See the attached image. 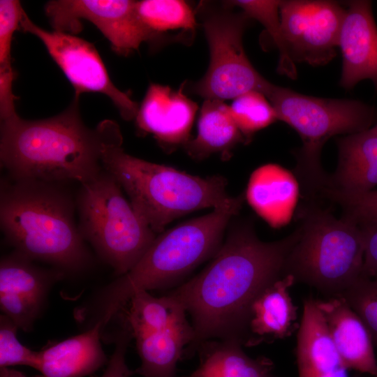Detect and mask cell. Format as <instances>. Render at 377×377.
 Returning a JSON list of instances; mask_svg holds the SVG:
<instances>
[{"instance_id":"1","label":"cell","mask_w":377,"mask_h":377,"mask_svg":"<svg viewBox=\"0 0 377 377\" xmlns=\"http://www.w3.org/2000/svg\"><path fill=\"white\" fill-rule=\"evenodd\" d=\"M298 229L271 242L261 241L251 222L231 228L212 260L171 293L192 319L191 345L213 338L244 343L249 309L256 296L283 276Z\"/></svg>"},{"instance_id":"2","label":"cell","mask_w":377,"mask_h":377,"mask_svg":"<svg viewBox=\"0 0 377 377\" xmlns=\"http://www.w3.org/2000/svg\"><path fill=\"white\" fill-rule=\"evenodd\" d=\"M77 100L50 118L27 120L17 114L1 121L0 161L9 177L82 184L101 172L102 145L112 121L88 128Z\"/></svg>"},{"instance_id":"3","label":"cell","mask_w":377,"mask_h":377,"mask_svg":"<svg viewBox=\"0 0 377 377\" xmlns=\"http://www.w3.org/2000/svg\"><path fill=\"white\" fill-rule=\"evenodd\" d=\"M244 198L242 193L226 205L159 234L135 265L99 290L77 318L89 327L99 321L106 326L137 293L169 286L214 257Z\"/></svg>"},{"instance_id":"4","label":"cell","mask_w":377,"mask_h":377,"mask_svg":"<svg viewBox=\"0 0 377 377\" xmlns=\"http://www.w3.org/2000/svg\"><path fill=\"white\" fill-rule=\"evenodd\" d=\"M75 200L61 183L1 179L0 226L8 243L66 274L82 272L91 262L75 221Z\"/></svg>"},{"instance_id":"5","label":"cell","mask_w":377,"mask_h":377,"mask_svg":"<svg viewBox=\"0 0 377 377\" xmlns=\"http://www.w3.org/2000/svg\"><path fill=\"white\" fill-rule=\"evenodd\" d=\"M122 142L114 121L102 145V168L118 182L135 211L156 235L182 216L234 200L226 191L225 177L195 176L139 158L126 153Z\"/></svg>"},{"instance_id":"6","label":"cell","mask_w":377,"mask_h":377,"mask_svg":"<svg viewBox=\"0 0 377 377\" xmlns=\"http://www.w3.org/2000/svg\"><path fill=\"white\" fill-rule=\"evenodd\" d=\"M297 216L299 235L287 256L283 275L329 297L341 295L362 272L361 226L343 215L337 218L318 202H304Z\"/></svg>"},{"instance_id":"7","label":"cell","mask_w":377,"mask_h":377,"mask_svg":"<svg viewBox=\"0 0 377 377\" xmlns=\"http://www.w3.org/2000/svg\"><path fill=\"white\" fill-rule=\"evenodd\" d=\"M266 97L277 120L300 136L302 145L295 153V177L304 201H318L329 179L320 161L324 144L332 136L371 128L375 109L357 100L317 98L274 84Z\"/></svg>"},{"instance_id":"8","label":"cell","mask_w":377,"mask_h":377,"mask_svg":"<svg viewBox=\"0 0 377 377\" xmlns=\"http://www.w3.org/2000/svg\"><path fill=\"white\" fill-rule=\"evenodd\" d=\"M122 191L103 169L81 184L75 199L82 238L117 276L131 269L156 237Z\"/></svg>"},{"instance_id":"9","label":"cell","mask_w":377,"mask_h":377,"mask_svg":"<svg viewBox=\"0 0 377 377\" xmlns=\"http://www.w3.org/2000/svg\"><path fill=\"white\" fill-rule=\"evenodd\" d=\"M249 18L225 6L203 18L209 49V64L193 92L205 99L224 101L252 91L265 96L273 84L253 66L243 46V34Z\"/></svg>"},{"instance_id":"10","label":"cell","mask_w":377,"mask_h":377,"mask_svg":"<svg viewBox=\"0 0 377 377\" xmlns=\"http://www.w3.org/2000/svg\"><path fill=\"white\" fill-rule=\"evenodd\" d=\"M20 29L34 35L43 43L73 87L75 98L78 99L83 93H100L111 100L124 120L135 119L138 104L113 84L93 44L71 34L41 28L30 20L25 11Z\"/></svg>"},{"instance_id":"11","label":"cell","mask_w":377,"mask_h":377,"mask_svg":"<svg viewBox=\"0 0 377 377\" xmlns=\"http://www.w3.org/2000/svg\"><path fill=\"white\" fill-rule=\"evenodd\" d=\"M45 11L54 30L75 34L82 29L81 20H87L109 40L117 54L127 56L144 42H151L140 22L136 1L52 0Z\"/></svg>"},{"instance_id":"12","label":"cell","mask_w":377,"mask_h":377,"mask_svg":"<svg viewBox=\"0 0 377 377\" xmlns=\"http://www.w3.org/2000/svg\"><path fill=\"white\" fill-rule=\"evenodd\" d=\"M346 9L332 1H281L280 17L292 59L311 66L335 56Z\"/></svg>"},{"instance_id":"13","label":"cell","mask_w":377,"mask_h":377,"mask_svg":"<svg viewBox=\"0 0 377 377\" xmlns=\"http://www.w3.org/2000/svg\"><path fill=\"white\" fill-rule=\"evenodd\" d=\"M66 273L43 268L13 251L0 261V308L24 332H29L45 306L49 292Z\"/></svg>"},{"instance_id":"14","label":"cell","mask_w":377,"mask_h":377,"mask_svg":"<svg viewBox=\"0 0 377 377\" xmlns=\"http://www.w3.org/2000/svg\"><path fill=\"white\" fill-rule=\"evenodd\" d=\"M196 103L183 91L151 83L139 105L135 120L142 133H149L164 149L185 145L198 111Z\"/></svg>"},{"instance_id":"15","label":"cell","mask_w":377,"mask_h":377,"mask_svg":"<svg viewBox=\"0 0 377 377\" xmlns=\"http://www.w3.org/2000/svg\"><path fill=\"white\" fill-rule=\"evenodd\" d=\"M371 1H349L340 30L338 47L343 57L340 85L350 89L370 80L377 90V26Z\"/></svg>"},{"instance_id":"16","label":"cell","mask_w":377,"mask_h":377,"mask_svg":"<svg viewBox=\"0 0 377 377\" xmlns=\"http://www.w3.org/2000/svg\"><path fill=\"white\" fill-rule=\"evenodd\" d=\"M334 346L349 370L377 377V360L367 326L341 296L316 300Z\"/></svg>"},{"instance_id":"17","label":"cell","mask_w":377,"mask_h":377,"mask_svg":"<svg viewBox=\"0 0 377 377\" xmlns=\"http://www.w3.org/2000/svg\"><path fill=\"white\" fill-rule=\"evenodd\" d=\"M296 356L299 377H350L313 297L304 301Z\"/></svg>"},{"instance_id":"18","label":"cell","mask_w":377,"mask_h":377,"mask_svg":"<svg viewBox=\"0 0 377 377\" xmlns=\"http://www.w3.org/2000/svg\"><path fill=\"white\" fill-rule=\"evenodd\" d=\"M295 282L285 274L265 287L252 302L246 323L244 343L282 339L297 328V307L289 289Z\"/></svg>"},{"instance_id":"19","label":"cell","mask_w":377,"mask_h":377,"mask_svg":"<svg viewBox=\"0 0 377 377\" xmlns=\"http://www.w3.org/2000/svg\"><path fill=\"white\" fill-rule=\"evenodd\" d=\"M105 325L97 322L85 332L38 351L37 370L43 377H84L108 362L101 335Z\"/></svg>"},{"instance_id":"20","label":"cell","mask_w":377,"mask_h":377,"mask_svg":"<svg viewBox=\"0 0 377 377\" xmlns=\"http://www.w3.org/2000/svg\"><path fill=\"white\" fill-rule=\"evenodd\" d=\"M338 164L326 188L363 193L377 186V131L371 128L337 140ZM325 190V189H324Z\"/></svg>"},{"instance_id":"21","label":"cell","mask_w":377,"mask_h":377,"mask_svg":"<svg viewBox=\"0 0 377 377\" xmlns=\"http://www.w3.org/2000/svg\"><path fill=\"white\" fill-rule=\"evenodd\" d=\"M296 195L293 176L278 165L266 164L251 175L245 198L257 214L277 227L288 221Z\"/></svg>"},{"instance_id":"22","label":"cell","mask_w":377,"mask_h":377,"mask_svg":"<svg viewBox=\"0 0 377 377\" xmlns=\"http://www.w3.org/2000/svg\"><path fill=\"white\" fill-rule=\"evenodd\" d=\"M140 366L134 371L143 377H175L184 347L193 341V330L188 323L161 330L132 334Z\"/></svg>"},{"instance_id":"23","label":"cell","mask_w":377,"mask_h":377,"mask_svg":"<svg viewBox=\"0 0 377 377\" xmlns=\"http://www.w3.org/2000/svg\"><path fill=\"white\" fill-rule=\"evenodd\" d=\"M242 142H246L229 105L221 100L205 99L200 111L197 135L184 147L192 158L202 160L218 153L227 157Z\"/></svg>"},{"instance_id":"24","label":"cell","mask_w":377,"mask_h":377,"mask_svg":"<svg viewBox=\"0 0 377 377\" xmlns=\"http://www.w3.org/2000/svg\"><path fill=\"white\" fill-rule=\"evenodd\" d=\"M237 339H223L203 352L199 367L188 377H270L273 362L268 358H251Z\"/></svg>"},{"instance_id":"25","label":"cell","mask_w":377,"mask_h":377,"mask_svg":"<svg viewBox=\"0 0 377 377\" xmlns=\"http://www.w3.org/2000/svg\"><path fill=\"white\" fill-rule=\"evenodd\" d=\"M128 304L126 322L132 334L188 323L184 306L171 293L156 297L148 291H140L131 297Z\"/></svg>"},{"instance_id":"26","label":"cell","mask_w":377,"mask_h":377,"mask_svg":"<svg viewBox=\"0 0 377 377\" xmlns=\"http://www.w3.org/2000/svg\"><path fill=\"white\" fill-rule=\"evenodd\" d=\"M136 10L153 43L162 40L169 32L178 31L183 36H193L195 31V14L184 1H136Z\"/></svg>"},{"instance_id":"27","label":"cell","mask_w":377,"mask_h":377,"mask_svg":"<svg viewBox=\"0 0 377 377\" xmlns=\"http://www.w3.org/2000/svg\"><path fill=\"white\" fill-rule=\"evenodd\" d=\"M225 6L238 7L250 19H255L268 31L279 53L277 70L280 74L291 79L297 77L296 66L292 59L283 34L281 17L279 15L281 1L236 0L223 3Z\"/></svg>"},{"instance_id":"28","label":"cell","mask_w":377,"mask_h":377,"mask_svg":"<svg viewBox=\"0 0 377 377\" xmlns=\"http://www.w3.org/2000/svg\"><path fill=\"white\" fill-rule=\"evenodd\" d=\"M229 107L231 115L246 142L255 133L277 120L274 107L259 91H249L237 96Z\"/></svg>"},{"instance_id":"29","label":"cell","mask_w":377,"mask_h":377,"mask_svg":"<svg viewBox=\"0 0 377 377\" xmlns=\"http://www.w3.org/2000/svg\"><path fill=\"white\" fill-rule=\"evenodd\" d=\"M361 318L377 346V280L361 276L341 295Z\"/></svg>"},{"instance_id":"30","label":"cell","mask_w":377,"mask_h":377,"mask_svg":"<svg viewBox=\"0 0 377 377\" xmlns=\"http://www.w3.org/2000/svg\"><path fill=\"white\" fill-rule=\"evenodd\" d=\"M24 13L17 0L0 1V80L14 81L15 72L11 64V45L16 30Z\"/></svg>"},{"instance_id":"31","label":"cell","mask_w":377,"mask_h":377,"mask_svg":"<svg viewBox=\"0 0 377 377\" xmlns=\"http://www.w3.org/2000/svg\"><path fill=\"white\" fill-rule=\"evenodd\" d=\"M323 198L339 205L343 216L360 225L377 223V189L354 194L327 188Z\"/></svg>"},{"instance_id":"32","label":"cell","mask_w":377,"mask_h":377,"mask_svg":"<svg viewBox=\"0 0 377 377\" xmlns=\"http://www.w3.org/2000/svg\"><path fill=\"white\" fill-rule=\"evenodd\" d=\"M18 327L8 317H0V367L15 365L31 367L37 370L38 351L22 344L17 338Z\"/></svg>"},{"instance_id":"33","label":"cell","mask_w":377,"mask_h":377,"mask_svg":"<svg viewBox=\"0 0 377 377\" xmlns=\"http://www.w3.org/2000/svg\"><path fill=\"white\" fill-rule=\"evenodd\" d=\"M132 338L131 331L125 321L115 334L114 352L101 377H130L134 374L126 362V350Z\"/></svg>"},{"instance_id":"34","label":"cell","mask_w":377,"mask_h":377,"mask_svg":"<svg viewBox=\"0 0 377 377\" xmlns=\"http://www.w3.org/2000/svg\"><path fill=\"white\" fill-rule=\"evenodd\" d=\"M360 226L363 230L364 238V263L362 275L377 280V223Z\"/></svg>"},{"instance_id":"35","label":"cell","mask_w":377,"mask_h":377,"mask_svg":"<svg viewBox=\"0 0 377 377\" xmlns=\"http://www.w3.org/2000/svg\"><path fill=\"white\" fill-rule=\"evenodd\" d=\"M0 377H27L24 374L9 367H0ZM31 377H43L41 375H36Z\"/></svg>"},{"instance_id":"36","label":"cell","mask_w":377,"mask_h":377,"mask_svg":"<svg viewBox=\"0 0 377 377\" xmlns=\"http://www.w3.org/2000/svg\"><path fill=\"white\" fill-rule=\"evenodd\" d=\"M373 127L377 131V124L375 126H374Z\"/></svg>"},{"instance_id":"37","label":"cell","mask_w":377,"mask_h":377,"mask_svg":"<svg viewBox=\"0 0 377 377\" xmlns=\"http://www.w3.org/2000/svg\"><path fill=\"white\" fill-rule=\"evenodd\" d=\"M270 377H274V376H271Z\"/></svg>"}]
</instances>
